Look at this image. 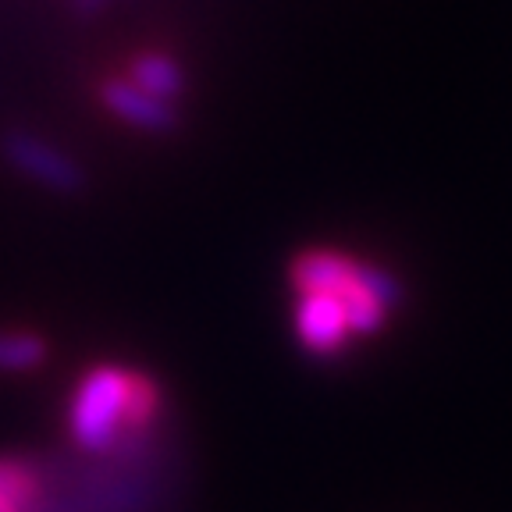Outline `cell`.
Returning a JSON list of instances; mask_svg holds the SVG:
<instances>
[{"mask_svg": "<svg viewBox=\"0 0 512 512\" xmlns=\"http://www.w3.org/2000/svg\"><path fill=\"white\" fill-rule=\"evenodd\" d=\"M160 409V388L136 370L104 367L89 370L79 381L68 406V431L82 452H104L121 438V431L150 427Z\"/></svg>", "mask_w": 512, "mask_h": 512, "instance_id": "cell-1", "label": "cell"}, {"mask_svg": "<svg viewBox=\"0 0 512 512\" xmlns=\"http://www.w3.org/2000/svg\"><path fill=\"white\" fill-rule=\"evenodd\" d=\"M4 157L18 175H25L29 182L43 185L50 192L82 189V168L75 164V157H68L64 150L50 146L47 139L32 136V132H8L4 136Z\"/></svg>", "mask_w": 512, "mask_h": 512, "instance_id": "cell-2", "label": "cell"}, {"mask_svg": "<svg viewBox=\"0 0 512 512\" xmlns=\"http://www.w3.org/2000/svg\"><path fill=\"white\" fill-rule=\"evenodd\" d=\"M296 338L310 356H338L349 345L352 331L338 296H299L296 299Z\"/></svg>", "mask_w": 512, "mask_h": 512, "instance_id": "cell-3", "label": "cell"}, {"mask_svg": "<svg viewBox=\"0 0 512 512\" xmlns=\"http://www.w3.org/2000/svg\"><path fill=\"white\" fill-rule=\"evenodd\" d=\"M360 271V260L338 249H306L288 264V281L299 296H342Z\"/></svg>", "mask_w": 512, "mask_h": 512, "instance_id": "cell-4", "label": "cell"}, {"mask_svg": "<svg viewBox=\"0 0 512 512\" xmlns=\"http://www.w3.org/2000/svg\"><path fill=\"white\" fill-rule=\"evenodd\" d=\"M100 100L114 118H121L132 128H143V132H168L178 121L175 104L139 89L132 79H107L100 86Z\"/></svg>", "mask_w": 512, "mask_h": 512, "instance_id": "cell-5", "label": "cell"}, {"mask_svg": "<svg viewBox=\"0 0 512 512\" xmlns=\"http://www.w3.org/2000/svg\"><path fill=\"white\" fill-rule=\"evenodd\" d=\"M125 79H132L139 89H146V93L160 96V100H168V104H175L178 96L185 93V72H182V64H178L175 57L160 54V50H146V54L132 57Z\"/></svg>", "mask_w": 512, "mask_h": 512, "instance_id": "cell-6", "label": "cell"}, {"mask_svg": "<svg viewBox=\"0 0 512 512\" xmlns=\"http://www.w3.org/2000/svg\"><path fill=\"white\" fill-rule=\"evenodd\" d=\"M47 360V338L36 331L4 328L0 331V374H22L36 370Z\"/></svg>", "mask_w": 512, "mask_h": 512, "instance_id": "cell-7", "label": "cell"}, {"mask_svg": "<svg viewBox=\"0 0 512 512\" xmlns=\"http://www.w3.org/2000/svg\"><path fill=\"white\" fill-rule=\"evenodd\" d=\"M363 267V264H360ZM342 306H345V320H349V331L352 335H377L384 328V320H388V310L374 299L367 285H363V271H356L352 285L345 288L342 296Z\"/></svg>", "mask_w": 512, "mask_h": 512, "instance_id": "cell-8", "label": "cell"}, {"mask_svg": "<svg viewBox=\"0 0 512 512\" xmlns=\"http://www.w3.org/2000/svg\"><path fill=\"white\" fill-rule=\"evenodd\" d=\"M36 495V473L22 459H0V505L22 512Z\"/></svg>", "mask_w": 512, "mask_h": 512, "instance_id": "cell-9", "label": "cell"}, {"mask_svg": "<svg viewBox=\"0 0 512 512\" xmlns=\"http://www.w3.org/2000/svg\"><path fill=\"white\" fill-rule=\"evenodd\" d=\"M360 271H363V285H367L370 292H374V299L388 313H392L395 306L406 303V288H402V281L395 278V274L388 271V267H381V264H363Z\"/></svg>", "mask_w": 512, "mask_h": 512, "instance_id": "cell-10", "label": "cell"}, {"mask_svg": "<svg viewBox=\"0 0 512 512\" xmlns=\"http://www.w3.org/2000/svg\"><path fill=\"white\" fill-rule=\"evenodd\" d=\"M0 512H18V509H8V505H0Z\"/></svg>", "mask_w": 512, "mask_h": 512, "instance_id": "cell-11", "label": "cell"}, {"mask_svg": "<svg viewBox=\"0 0 512 512\" xmlns=\"http://www.w3.org/2000/svg\"><path fill=\"white\" fill-rule=\"evenodd\" d=\"M82 4H93V0H82Z\"/></svg>", "mask_w": 512, "mask_h": 512, "instance_id": "cell-12", "label": "cell"}]
</instances>
